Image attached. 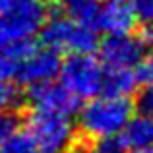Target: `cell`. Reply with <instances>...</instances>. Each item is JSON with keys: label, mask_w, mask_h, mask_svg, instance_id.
<instances>
[{"label": "cell", "mask_w": 153, "mask_h": 153, "mask_svg": "<svg viewBox=\"0 0 153 153\" xmlns=\"http://www.w3.org/2000/svg\"><path fill=\"white\" fill-rule=\"evenodd\" d=\"M12 2H19V0H0V10H2L4 6H8V4H12Z\"/></svg>", "instance_id": "cell-23"}, {"label": "cell", "mask_w": 153, "mask_h": 153, "mask_svg": "<svg viewBox=\"0 0 153 153\" xmlns=\"http://www.w3.org/2000/svg\"><path fill=\"white\" fill-rule=\"evenodd\" d=\"M120 136L126 142L128 149L153 146V118L151 116H143V114L132 116Z\"/></svg>", "instance_id": "cell-12"}, {"label": "cell", "mask_w": 153, "mask_h": 153, "mask_svg": "<svg viewBox=\"0 0 153 153\" xmlns=\"http://www.w3.org/2000/svg\"><path fill=\"white\" fill-rule=\"evenodd\" d=\"M140 87L138 70H105L103 93L116 97H130Z\"/></svg>", "instance_id": "cell-13"}, {"label": "cell", "mask_w": 153, "mask_h": 153, "mask_svg": "<svg viewBox=\"0 0 153 153\" xmlns=\"http://www.w3.org/2000/svg\"><path fill=\"white\" fill-rule=\"evenodd\" d=\"M74 153H130L126 142L120 134L114 136H101V138H82L76 140Z\"/></svg>", "instance_id": "cell-14"}, {"label": "cell", "mask_w": 153, "mask_h": 153, "mask_svg": "<svg viewBox=\"0 0 153 153\" xmlns=\"http://www.w3.org/2000/svg\"><path fill=\"white\" fill-rule=\"evenodd\" d=\"M134 114V105L128 97L97 95L79 108V136L101 138L114 136L124 130Z\"/></svg>", "instance_id": "cell-1"}, {"label": "cell", "mask_w": 153, "mask_h": 153, "mask_svg": "<svg viewBox=\"0 0 153 153\" xmlns=\"http://www.w3.org/2000/svg\"><path fill=\"white\" fill-rule=\"evenodd\" d=\"M130 6L134 10L136 22L143 25L153 23V0H130Z\"/></svg>", "instance_id": "cell-18"}, {"label": "cell", "mask_w": 153, "mask_h": 153, "mask_svg": "<svg viewBox=\"0 0 153 153\" xmlns=\"http://www.w3.org/2000/svg\"><path fill=\"white\" fill-rule=\"evenodd\" d=\"M136 16L130 6V0H107L103 2L101 14L97 19V29L107 35H124L132 33L136 25Z\"/></svg>", "instance_id": "cell-9"}, {"label": "cell", "mask_w": 153, "mask_h": 153, "mask_svg": "<svg viewBox=\"0 0 153 153\" xmlns=\"http://www.w3.org/2000/svg\"><path fill=\"white\" fill-rule=\"evenodd\" d=\"M103 8V0H62L60 14L79 25L97 29V19Z\"/></svg>", "instance_id": "cell-10"}, {"label": "cell", "mask_w": 153, "mask_h": 153, "mask_svg": "<svg viewBox=\"0 0 153 153\" xmlns=\"http://www.w3.org/2000/svg\"><path fill=\"white\" fill-rule=\"evenodd\" d=\"M60 52L47 45H33L31 52L23 60L19 72L16 74L14 82L23 87H33L41 83H49L58 76L60 72Z\"/></svg>", "instance_id": "cell-7"}, {"label": "cell", "mask_w": 153, "mask_h": 153, "mask_svg": "<svg viewBox=\"0 0 153 153\" xmlns=\"http://www.w3.org/2000/svg\"><path fill=\"white\" fill-rule=\"evenodd\" d=\"M130 153H153V146H147V147H138V149H130Z\"/></svg>", "instance_id": "cell-22"}, {"label": "cell", "mask_w": 153, "mask_h": 153, "mask_svg": "<svg viewBox=\"0 0 153 153\" xmlns=\"http://www.w3.org/2000/svg\"><path fill=\"white\" fill-rule=\"evenodd\" d=\"M19 114L16 111H0V146L18 132Z\"/></svg>", "instance_id": "cell-17"}, {"label": "cell", "mask_w": 153, "mask_h": 153, "mask_svg": "<svg viewBox=\"0 0 153 153\" xmlns=\"http://www.w3.org/2000/svg\"><path fill=\"white\" fill-rule=\"evenodd\" d=\"M138 79L140 85L153 89V52L149 56H143V60L138 66Z\"/></svg>", "instance_id": "cell-20"}, {"label": "cell", "mask_w": 153, "mask_h": 153, "mask_svg": "<svg viewBox=\"0 0 153 153\" xmlns=\"http://www.w3.org/2000/svg\"><path fill=\"white\" fill-rule=\"evenodd\" d=\"M140 37H142L143 45L153 49V23H149V25L143 27V31H142V35H140Z\"/></svg>", "instance_id": "cell-21"}, {"label": "cell", "mask_w": 153, "mask_h": 153, "mask_svg": "<svg viewBox=\"0 0 153 153\" xmlns=\"http://www.w3.org/2000/svg\"><path fill=\"white\" fill-rule=\"evenodd\" d=\"M35 43L22 41V43H0V78L16 79V74L19 72L23 60L31 52Z\"/></svg>", "instance_id": "cell-11"}, {"label": "cell", "mask_w": 153, "mask_h": 153, "mask_svg": "<svg viewBox=\"0 0 153 153\" xmlns=\"http://www.w3.org/2000/svg\"><path fill=\"white\" fill-rule=\"evenodd\" d=\"M49 10L39 0H19L0 10V43L31 41L41 33Z\"/></svg>", "instance_id": "cell-3"}, {"label": "cell", "mask_w": 153, "mask_h": 153, "mask_svg": "<svg viewBox=\"0 0 153 153\" xmlns=\"http://www.w3.org/2000/svg\"><path fill=\"white\" fill-rule=\"evenodd\" d=\"M43 45L54 49L56 52L68 54H91L99 47L97 29L72 22L62 14L49 16L41 29Z\"/></svg>", "instance_id": "cell-4"}, {"label": "cell", "mask_w": 153, "mask_h": 153, "mask_svg": "<svg viewBox=\"0 0 153 153\" xmlns=\"http://www.w3.org/2000/svg\"><path fill=\"white\" fill-rule=\"evenodd\" d=\"M0 153H39V149L27 132H16L0 146Z\"/></svg>", "instance_id": "cell-16"}, {"label": "cell", "mask_w": 153, "mask_h": 153, "mask_svg": "<svg viewBox=\"0 0 153 153\" xmlns=\"http://www.w3.org/2000/svg\"><path fill=\"white\" fill-rule=\"evenodd\" d=\"M25 105L29 107V111L52 112V114H62L70 118L79 111V99H76L68 89L54 82L27 87Z\"/></svg>", "instance_id": "cell-8"}, {"label": "cell", "mask_w": 153, "mask_h": 153, "mask_svg": "<svg viewBox=\"0 0 153 153\" xmlns=\"http://www.w3.org/2000/svg\"><path fill=\"white\" fill-rule=\"evenodd\" d=\"M25 132L31 136L39 153H68L74 149L78 140L70 116L41 111H29Z\"/></svg>", "instance_id": "cell-2"}, {"label": "cell", "mask_w": 153, "mask_h": 153, "mask_svg": "<svg viewBox=\"0 0 153 153\" xmlns=\"http://www.w3.org/2000/svg\"><path fill=\"white\" fill-rule=\"evenodd\" d=\"M60 85L76 99H93L103 93L105 68L93 54H70L60 64Z\"/></svg>", "instance_id": "cell-5"}, {"label": "cell", "mask_w": 153, "mask_h": 153, "mask_svg": "<svg viewBox=\"0 0 153 153\" xmlns=\"http://www.w3.org/2000/svg\"><path fill=\"white\" fill-rule=\"evenodd\" d=\"M22 105V91L12 79L0 78V111H16Z\"/></svg>", "instance_id": "cell-15"}, {"label": "cell", "mask_w": 153, "mask_h": 153, "mask_svg": "<svg viewBox=\"0 0 153 153\" xmlns=\"http://www.w3.org/2000/svg\"><path fill=\"white\" fill-rule=\"evenodd\" d=\"M99 62L105 70H138L140 62L146 56L142 37L132 33L124 35H107L99 43Z\"/></svg>", "instance_id": "cell-6"}, {"label": "cell", "mask_w": 153, "mask_h": 153, "mask_svg": "<svg viewBox=\"0 0 153 153\" xmlns=\"http://www.w3.org/2000/svg\"><path fill=\"white\" fill-rule=\"evenodd\" d=\"M132 105H134V108L138 111V114L151 116L153 118V89L143 87L138 93V97H136V103H132Z\"/></svg>", "instance_id": "cell-19"}]
</instances>
